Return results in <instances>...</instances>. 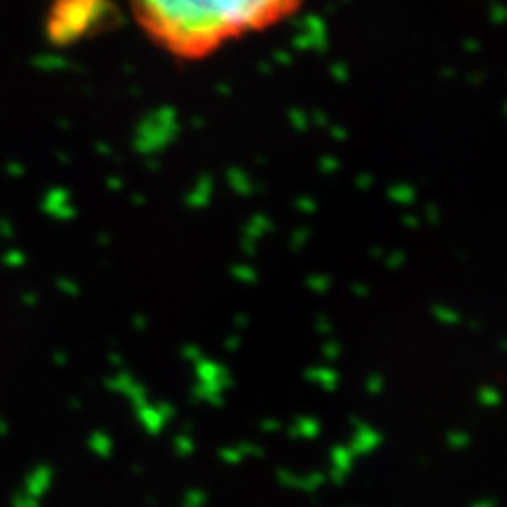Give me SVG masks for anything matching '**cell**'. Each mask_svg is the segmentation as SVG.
Here are the masks:
<instances>
[{
  "instance_id": "1",
  "label": "cell",
  "mask_w": 507,
  "mask_h": 507,
  "mask_svg": "<svg viewBox=\"0 0 507 507\" xmlns=\"http://www.w3.org/2000/svg\"><path fill=\"white\" fill-rule=\"evenodd\" d=\"M146 38L181 62L207 59L299 12L303 0H127Z\"/></svg>"
}]
</instances>
